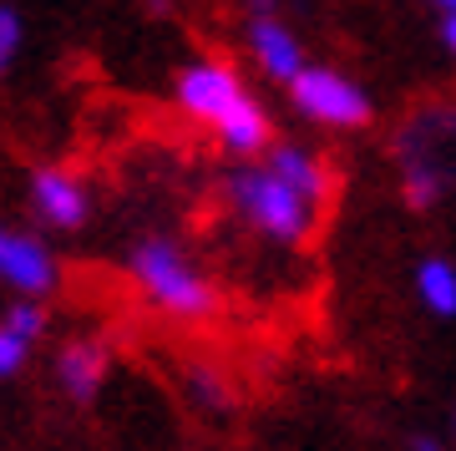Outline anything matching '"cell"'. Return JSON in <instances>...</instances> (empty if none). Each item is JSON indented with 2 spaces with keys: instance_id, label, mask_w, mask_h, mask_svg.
I'll return each instance as SVG.
<instances>
[{
  "instance_id": "6da1fadb",
  "label": "cell",
  "mask_w": 456,
  "mask_h": 451,
  "mask_svg": "<svg viewBox=\"0 0 456 451\" xmlns=\"http://www.w3.org/2000/svg\"><path fill=\"white\" fill-rule=\"evenodd\" d=\"M228 203L239 209L254 234H264L269 243L279 249H299V243L314 234V209L310 198L289 188L284 177L269 168V162H244V168H233L228 173Z\"/></svg>"
},
{
  "instance_id": "7a4b0ae2",
  "label": "cell",
  "mask_w": 456,
  "mask_h": 451,
  "mask_svg": "<svg viewBox=\"0 0 456 451\" xmlns=\"http://www.w3.org/2000/svg\"><path fill=\"white\" fill-rule=\"evenodd\" d=\"M127 269H132V284L173 320H208L213 305H218V294L203 279V269L167 239H142L132 249Z\"/></svg>"
},
{
  "instance_id": "3957f363",
  "label": "cell",
  "mask_w": 456,
  "mask_h": 451,
  "mask_svg": "<svg viewBox=\"0 0 456 451\" xmlns=\"http://www.w3.org/2000/svg\"><path fill=\"white\" fill-rule=\"evenodd\" d=\"M289 102L299 117H310V122L335 127V132H355L375 122L370 92L360 81H350L345 71H335V66H305L289 81Z\"/></svg>"
},
{
  "instance_id": "277c9868",
  "label": "cell",
  "mask_w": 456,
  "mask_h": 451,
  "mask_svg": "<svg viewBox=\"0 0 456 451\" xmlns=\"http://www.w3.org/2000/svg\"><path fill=\"white\" fill-rule=\"evenodd\" d=\"M173 97H178V107L193 122H203V127H218L239 102L248 97V86L239 81V71L228 62H188L178 71V81H173Z\"/></svg>"
},
{
  "instance_id": "5b68a950",
  "label": "cell",
  "mask_w": 456,
  "mask_h": 451,
  "mask_svg": "<svg viewBox=\"0 0 456 451\" xmlns=\"http://www.w3.org/2000/svg\"><path fill=\"white\" fill-rule=\"evenodd\" d=\"M248 56H254V66H259L264 77L284 81V86L310 66L305 62V41H299L294 26H284L274 11H264V16L248 20Z\"/></svg>"
},
{
  "instance_id": "8992f818",
  "label": "cell",
  "mask_w": 456,
  "mask_h": 451,
  "mask_svg": "<svg viewBox=\"0 0 456 451\" xmlns=\"http://www.w3.org/2000/svg\"><path fill=\"white\" fill-rule=\"evenodd\" d=\"M0 279L20 294H51L56 290V258L31 234L0 228Z\"/></svg>"
},
{
  "instance_id": "52a82bcc",
  "label": "cell",
  "mask_w": 456,
  "mask_h": 451,
  "mask_svg": "<svg viewBox=\"0 0 456 451\" xmlns=\"http://www.w3.org/2000/svg\"><path fill=\"white\" fill-rule=\"evenodd\" d=\"M31 203L51 228H82L92 213V198L66 168H41L31 177Z\"/></svg>"
},
{
  "instance_id": "ba28073f",
  "label": "cell",
  "mask_w": 456,
  "mask_h": 451,
  "mask_svg": "<svg viewBox=\"0 0 456 451\" xmlns=\"http://www.w3.org/2000/svg\"><path fill=\"white\" fill-rule=\"evenodd\" d=\"M56 381L71 401H97L102 381H107V350L97 340H71L56 360Z\"/></svg>"
},
{
  "instance_id": "9c48e42d",
  "label": "cell",
  "mask_w": 456,
  "mask_h": 451,
  "mask_svg": "<svg viewBox=\"0 0 456 451\" xmlns=\"http://www.w3.org/2000/svg\"><path fill=\"white\" fill-rule=\"evenodd\" d=\"M269 168H274L289 188H299V193L310 198V203H325L330 198V168L320 158H314L310 147H299V143H274L269 147Z\"/></svg>"
},
{
  "instance_id": "30bf717a",
  "label": "cell",
  "mask_w": 456,
  "mask_h": 451,
  "mask_svg": "<svg viewBox=\"0 0 456 451\" xmlns=\"http://www.w3.org/2000/svg\"><path fill=\"white\" fill-rule=\"evenodd\" d=\"M213 132H218V143H224L233 158H259V152H269V112H264L254 97L239 102Z\"/></svg>"
},
{
  "instance_id": "8fae6325",
  "label": "cell",
  "mask_w": 456,
  "mask_h": 451,
  "mask_svg": "<svg viewBox=\"0 0 456 451\" xmlns=\"http://www.w3.org/2000/svg\"><path fill=\"white\" fill-rule=\"evenodd\" d=\"M416 299H421L436 320H456V264L452 258H421L416 264Z\"/></svg>"
},
{
  "instance_id": "7c38bea8",
  "label": "cell",
  "mask_w": 456,
  "mask_h": 451,
  "mask_svg": "<svg viewBox=\"0 0 456 451\" xmlns=\"http://www.w3.org/2000/svg\"><path fill=\"white\" fill-rule=\"evenodd\" d=\"M441 193V177L431 168V158H411L406 162V203L411 209H431Z\"/></svg>"
},
{
  "instance_id": "4fadbf2b",
  "label": "cell",
  "mask_w": 456,
  "mask_h": 451,
  "mask_svg": "<svg viewBox=\"0 0 456 451\" xmlns=\"http://www.w3.org/2000/svg\"><path fill=\"white\" fill-rule=\"evenodd\" d=\"M188 396H193L203 411H224V406H228V386L213 371H193V375H188Z\"/></svg>"
},
{
  "instance_id": "5bb4252c",
  "label": "cell",
  "mask_w": 456,
  "mask_h": 451,
  "mask_svg": "<svg viewBox=\"0 0 456 451\" xmlns=\"http://www.w3.org/2000/svg\"><path fill=\"white\" fill-rule=\"evenodd\" d=\"M26 350H31V340L16 335L11 324H0V381H5V375H16L20 365H26Z\"/></svg>"
},
{
  "instance_id": "9a60e30c",
  "label": "cell",
  "mask_w": 456,
  "mask_h": 451,
  "mask_svg": "<svg viewBox=\"0 0 456 451\" xmlns=\"http://www.w3.org/2000/svg\"><path fill=\"white\" fill-rule=\"evenodd\" d=\"M5 324L16 330V335H26V340H36L41 330H46V315H41V305H36V294H26L11 315H5Z\"/></svg>"
},
{
  "instance_id": "2e32d148",
  "label": "cell",
  "mask_w": 456,
  "mask_h": 451,
  "mask_svg": "<svg viewBox=\"0 0 456 451\" xmlns=\"http://www.w3.org/2000/svg\"><path fill=\"white\" fill-rule=\"evenodd\" d=\"M20 51V16L11 5H0V77H5V66L16 62Z\"/></svg>"
},
{
  "instance_id": "e0dca14e",
  "label": "cell",
  "mask_w": 456,
  "mask_h": 451,
  "mask_svg": "<svg viewBox=\"0 0 456 451\" xmlns=\"http://www.w3.org/2000/svg\"><path fill=\"white\" fill-rule=\"evenodd\" d=\"M441 46L456 56V11H446V20H441Z\"/></svg>"
},
{
  "instance_id": "ac0fdd59",
  "label": "cell",
  "mask_w": 456,
  "mask_h": 451,
  "mask_svg": "<svg viewBox=\"0 0 456 451\" xmlns=\"http://www.w3.org/2000/svg\"><path fill=\"white\" fill-rule=\"evenodd\" d=\"M264 11H274V0H254V16H264Z\"/></svg>"
},
{
  "instance_id": "d6986e66",
  "label": "cell",
  "mask_w": 456,
  "mask_h": 451,
  "mask_svg": "<svg viewBox=\"0 0 456 451\" xmlns=\"http://www.w3.org/2000/svg\"><path fill=\"white\" fill-rule=\"evenodd\" d=\"M436 5H441V11H456V0H436Z\"/></svg>"
},
{
  "instance_id": "ffe728a7",
  "label": "cell",
  "mask_w": 456,
  "mask_h": 451,
  "mask_svg": "<svg viewBox=\"0 0 456 451\" xmlns=\"http://www.w3.org/2000/svg\"><path fill=\"white\" fill-rule=\"evenodd\" d=\"M452 431H456V416H452Z\"/></svg>"
}]
</instances>
